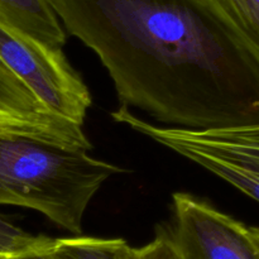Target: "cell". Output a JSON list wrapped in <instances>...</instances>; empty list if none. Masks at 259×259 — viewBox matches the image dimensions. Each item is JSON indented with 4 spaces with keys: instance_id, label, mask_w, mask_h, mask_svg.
Masks as SVG:
<instances>
[{
    "instance_id": "1",
    "label": "cell",
    "mask_w": 259,
    "mask_h": 259,
    "mask_svg": "<svg viewBox=\"0 0 259 259\" xmlns=\"http://www.w3.org/2000/svg\"><path fill=\"white\" fill-rule=\"evenodd\" d=\"M47 2L121 106L191 131L259 123L258 65L205 0Z\"/></svg>"
},
{
    "instance_id": "2",
    "label": "cell",
    "mask_w": 259,
    "mask_h": 259,
    "mask_svg": "<svg viewBox=\"0 0 259 259\" xmlns=\"http://www.w3.org/2000/svg\"><path fill=\"white\" fill-rule=\"evenodd\" d=\"M123 172L82 149L0 133V205L40 212L76 237L93 197Z\"/></svg>"
},
{
    "instance_id": "3",
    "label": "cell",
    "mask_w": 259,
    "mask_h": 259,
    "mask_svg": "<svg viewBox=\"0 0 259 259\" xmlns=\"http://www.w3.org/2000/svg\"><path fill=\"white\" fill-rule=\"evenodd\" d=\"M110 115L259 202V123L191 131L149 123L125 106Z\"/></svg>"
},
{
    "instance_id": "4",
    "label": "cell",
    "mask_w": 259,
    "mask_h": 259,
    "mask_svg": "<svg viewBox=\"0 0 259 259\" xmlns=\"http://www.w3.org/2000/svg\"><path fill=\"white\" fill-rule=\"evenodd\" d=\"M0 57L53 113L82 125L93 100L62 50L0 22Z\"/></svg>"
},
{
    "instance_id": "5",
    "label": "cell",
    "mask_w": 259,
    "mask_h": 259,
    "mask_svg": "<svg viewBox=\"0 0 259 259\" xmlns=\"http://www.w3.org/2000/svg\"><path fill=\"white\" fill-rule=\"evenodd\" d=\"M169 235L180 259H259L248 227L186 192L172 196Z\"/></svg>"
},
{
    "instance_id": "6",
    "label": "cell",
    "mask_w": 259,
    "mask_h": 259,
    "mask_svg": "<svg viewBox=\"0 0 259 259\" xmlns=\"http://www.w3.org/2000/svg\"><path fill=\"white\" fill-rule=\"evenodd\" d=\"M0 133L90 151L82 125L53 113L0 57Z\"/></svg>"
},
{
    "instance_id": "7",
    "label": "cell",
    "mask_w": 259,
    "mask_h": 259,
    "mask_svg": "<svg viewBox=\"0 0 259 259\" xmlns=\"http://www.w3.org/2000/svg\"><path fill=\"white\" fill-rule=\"evenodd\" d=\"M0 22L55 50H62L66 32L47 0H0Z\"/></svg>"
},
{
    "instance_id": "8",
    "label": "cell",
    "mask_w": 259,
    "mask_h": 259,
    "mask_svg": "<svg viewBox=\"0 0 259 259\" xmlns=\"http://www.w3.org/2000/svg\"><path fill=\"white\" fill-rule=\"evenodd\" d=\"M259 67V0H205Z\"/></svg>"
},
{
    "instance_id": "9",
    "label": "cell",
    "mask_w": 259,
    "mask_h": 259,
    "mask_svg": "<svg viewBox=\"0 0 259 259\" xmlns=\"http://www.w3.org/2000/svg\"><path fill=\"white\" fill-rule=\"evenodd\" d=\"M134 249L124 239L72 237L52 239L53 259H134Z\"/></svg>"
},
{
    "instance_id": "10",
    "label": "cell",
    "mask_w": 259,
    "mask_h": 259,
    "mask_svg": "<svg viewBox=\"0 0 259 259\" xmlns=\"http://www.w3.org/2000/svg\"><path fill=\"white\" fill-rule=\"evenodd\" d=\"M52 238L33 235L0 215V253L19 255L29 250L47 247Z\"/></svg>"
},
{
    "instance_id": "11",
    "label": "cell",
    "mask_w": 259,
    "mask_h": 259,
    "mask_svg": "<svg viewBox=\"0 0 259 259\" xmlns=\"http://www.w3.org/2000/svg\"><path fill=\"white\" fill-rule=\"evenodd\" d=\"M134 259H180V257L168 229L161 227L151 243L134 249Z\"/></svg>"
},
{
    "instance_id": "12",
    "label": "cell",
    "mask_w": 259,
    "mask_h": 259,
    "mask_svg": "<svg viewBox=\"0 0 259 259\" xmlns=\"http://www.w3.org/2000/svg\"><path fill=\"white\" fill-rule=\"evenodd\" d=\"M52 242V239H51ZM50 244L47 247H43V248H38V249L34 250H29V252H25L23 254L19 255H14V259H53L52 255L50 253Z\"/></svg>"
},
{
    "instance_id": "13",
    "label": "cell",
    "mask_w": 259,
    "mask_h": 259,
    "mask_svg": "<svg viewBox=\"0 0 259 259\" xmlns=\"http://www.w3.org/2000/svg\"><path fill=\"white\" fill-rule=\"evenodd\" d=\"M248 232H249L250 238L259 252V227H248Z\"/></svg>"
},
{
    "instance_id": "14",
    "label": "cell",
    "mask_w": 259,
    "mask_h": 259,
    "mask_svg": "<svg viewBox=\"0 0 259 259\" xmlns=\"http://www.w3.org/2000/svg\"><path fill=\"white\" fill-rule=\"evenodd\" d=\"M0 259H14V255H8V254H2V253H0Z\"/></svg>"
}]
</instances>
